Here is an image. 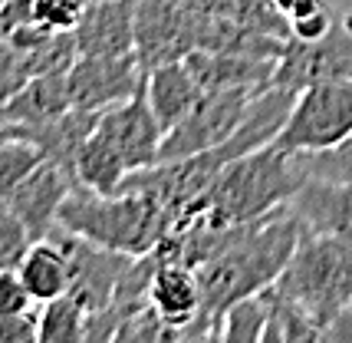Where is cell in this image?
<instances>
[{"label":"cell","mask_w":352,"mask_h":343,"mask_svg":"<svg viewBox=\"0 0 352 343\" xmlns=\"http://www.w3.org/2000/svg\"><path fill=\"white\" fill-rule=\"evenodd\" d=\"M148 304L168 320L171 327H191L201 317L198 271L182 264V261H158L155 258V271L152 281H148Z\"/></svg>","instance_id":"9a60e30c"},{"label":"cell","mask_w":352,"mask_h":343,"mask_svg":"<svg viewBox=\"0 0 352 343\" xmlns=\"http://www.w3.org/2000/svg\"><path fill=\"white\" fill-rule=\"evenodd\" d=\"M287 205L300 218L303 231L352 241V185L307 175Z\"/></svg>","instance_id":"4fadbf2b"},{"label":"cell","mask_w":352,"mask_h":343,"mask_svg":"<svg viewBox=\"0 0 352 343\" xmlns=\"http://www.w3.org/2000/svg\"><path fill=\"white\" fill-rule=\"evenodd\" d=\"M116 340H129V343H155V340H182V330L171 327L162 313L155 311L152 304H145L142 311H135L132 317H125L119 330H116Z\"/></svg>","instance_id":"cb8c5ba5"},{"label":"cell","mask_w":352,"mask_h":343,"mask_svg":"<svg viewBox=\"0 0 352 343\" xmlns=\"http://www.w3.org/2000/svg\"><path fill=\"white\" fill-rule=\"evenodd\" d=\"M86 0H30V20L43 30L73 33Z\"/></svg>","instance_id":"d4e9b609"},{"label":"cell","mask_w":352,"mask_h":343,"mask_svg":"<svg viewBox=\"0 0 352 343\" xmlns=\"http://www.w3.org/2000/svg\"><path fill=\"white\" fill-rule=\"evenodd\" d=\"M73 188H76L73 169L56 162V158H43L3 202L27 221V228L33 231V238H46V234L56 228L60 208Z\"/></svg>","instance_id":"8fae6325"},{"label":"cell","mask_w":352,"mask_h":343,"mask_svg":"<svg viewBox=\"0 0 352 343\" xmlns=\"http://www.w3.org/2000/svg\"><path fill=\"white\" fill-rule=\"evenodd\" d=\"M89 311L73 294L40 304V343H79L86 340Z\"/></svg>","instance_id":"ffe728a7"},{"label":"cell","mask_w":352,"mask_h":343,"mask_svg":"<svg viewBox=\"0 0 352 343\" xmlns=\"http://www.w3.org/2000/svg\"><path fill=\"white\" fill-rule=\"evenodd\" d=\"M73 172H76L79 185L92 188L99 195H116L122 188L125 175L132 169H129V162L122 158V152L99 129H92L89 139L79 145L76 158H73Z\"/></svg>","instance_id":"ac0fdd59"},{"label":"cell","mask_w":352,"mask_h":343,"mask_svg":"<svg viewBox=\"0 0 352 343\" xmlns=\"http://www.w3.org/2000/svg\"><path fill=\"white\" fill-rule=\"evenodd\" d=\"M56 228L116 254L142 258L152 254L171 231V215L152 191L125 188L116 195H99L76 182L60 208Z\"/></svg>","instance_id":"7a4b0ae2"},{"label":"cell","mask_w":352,"mask_h":343,"mask_svg":"<svg viewBox=\"0 0 352 343\" xmlns=\"http://www.w3.org/2000/svg\"><path fill=\"white\" fill-rule=\"evenodd\" d=\"M307 178L296 152H283L274 142L257 152L228 162L217 172L214 185L201 198L191 218H204L214 228H237L257 221L290 202V195Z\"/></svg>","instance_id":"3957f363"},{"label":"cell","mask_w":352,"mask_h":343,"mask_svg":"<svg viewBox=\"0 0 352 343\" xmlns=\"http://www.w3.org/2000/svg\"><path fill=\"white\" fill-rule=\"evenodd\" d=\"M16 271L36 304L69 294V254L56 238H36Z\"/></svg>","instance_id":"e0dca14e"},{"label":"cell","mask_w":352,"mask_h":343,"mask_svg":"<svg viewBox=\"0 0 352 343\" xmlns=\"http://www.w3.org/2000/svg\"><path fill=\"white\" fill-rule=\"evenodd\" d=\"M349 311H352V307H349Z\"/></svg>","instance_id":"d6a6232c"},{"label":"cell","mask_w":352,"mask_h":343,"mask_svg":"<svg viewBox=\"0 0 352 343\" xmlns=\"http://www.w3.org/2000/svg\"><path fill=\"white\" fill-rule=\"evenodd\" d=\"M320 79H352V33L333 27L329 37L316 43L303 40H287V47L276 60L274 86L300 93L309 83Z\"/></svg>","instance_id":"9c48e42d"},{"label":"cell","mask_w":352,"mask_h":343,"mask_svg":"<svg viewBox=\"0 0 352 343\" xmlns=\"http://www.w3.org/2000/svg\"><path fill=\"white\" fill-rule=\"evenodd\" d=\"M145 96H148L155 119L168 132L191 112V106L204 96V90H201L198 76L191 73L188 60H171L145 73Z\"/></svg>","instance_id":"2e32d148"},{"label":"cell","mask_w":352,"mask_h":343,"mask_svg":"<svg viewBox=\"0 0 352 343\" xmlns=\"http://www.w3.org/2000/svg\"><path fill=\"white\" fill-rule=\"evenodd\" d=\"M267 320H270V307H267V294H247L234 300L228 311L221 313L214 330V340L224 343H263L267 333Z\"/></svg>","instance_id":"d6986e66"},{"label":"cell","mask_w":352,"mask_h":343,"mask_svg":"<svg viewBox=\"0 0 352 343\" xmlns=\"http://www.w3.org/2000/svg\"><path fill=\"white\" fill-rule=\"evenodd\" d=\"M43 158H46V152L40 149V142H33L30 136H23V132H14L10 123H7V132L0 136V202H3Z\"/></svg>","instance_id":"44dd1931"},{"label":"cell","mask_w":352,"mask_h":343,"mask_svg":"<svg viewBox=\"0 0 352 343\" xmlns=\"http://www.w3.org/2000/svg\"><path fill=\"white\" fill-rule=\"evenodd\" d=\"M296 156H300V165H303L307 175L352 185V136H346L342 142L329 145V149H320V152H296Z\"/></svg>","instance_id":"7402d4cb"},{"label":"cell","mask_w":352,"mask_h":343,"mask_svg":"<svg viewBox=\"0 0 352 343\" xmlns=\"http://www.w3.org/2000/svg\"><path fill=\"white\" fill-rule=\"evenodd\" d=\"M73 37L79 56L135 53V0H89Z\"/></svg>","instance_id":"7c38bea8"},{"label":"cell","mask_w":352,"mask_h":343,"mask_svg":"<svg viewBox=\"0 0 352 343\" xmlns=\"http://www.w3.org/2000/svg\"><path fill=\"white\" fill-rule=\"evenodd\" d=\"M300 234L303 225L290 211V205H280L263 218L230 228L221 251L195 267L201 284V317L182 330V340H214L217 320L234 300L276 284Z\"/></svg>","instance_id":"6da1fadb"},{"label":"cell","mask_w":352,"mask_h":343,"mask_svg":"<svg viewBox=\"0 0 352 343\" xmlns=\"http://www.w3.org/2000/svg\"><path fill=\"white\" fill-rule=\"evenodd\" d=\"M276 287L326 330L352 307V241L303 231Z\"/></svg>","instance_id":"277c9868"},{"label":"cell","mask_w":352,"mask_h":343,"mask_svg":"<svg viewBox=\"0 0 352 343\" xmlns=\"http://www.w3.org/2000/svg\"><path fill=\"white\" fill-rule=\"evenodd\" d=\"M30 307H40L30 297L27 284L20 278V271H0V317L7 313H23Z\"/></svg>","instance_id":"83f0119b"},{"label":"cell","mask_w":352,"mask_h":343,"mask_svg":"<svg viewBox=\"0 0 352 343\" xmlns=\"http://www.w3.org/2000/svg\"><path fill=\"white\" fill-rule=\"evenodd\" d=\"M352 136V79H320L303 86L274 139L283 152H320Z\"/></svg>","instance_id":"5b68a950"},{"label":"cell","mask_w":352,"mask_h":343,"mask_svg":"<svg viewBox=\"0 0 352 343\" xmlns=\"http://www.w3.org/2000/svg\"><path fill=\"white\" fill-rule=\"evenodd\" d=\"M0 343H40V311L30 307L0 317Z\"/></svg>","instance_id":"4316f807"},{"label":"cell","mask_w":352,"mask_h":343,"mask_svg":"<svg viewBox=\"0 0 352 343\" xmlns=\"http://www.w3.org/2000/svg\"><path fill=\"white\" fill-rule=\"evenodd\" d=\"M33 241L36 238L27 228V221L20 218L7 202H0V271H16Z\"/></svg>","instance_id":"603a6c76"},{"label":"cell","mask_w":352,"mask_h":343,"mask_svg":"<svg viewBox=\"0 0 352 343\" xmlns=\"http://www.w3.org/2000/svg\"><path fill=\"white\" fill-rule=\"evenodd\" d=\"M30 76L33 73H30L27 56H23V50L0 37V106H3Z\"/></svg>","instance_id":"484cf974"},{"label":"cell","mask_w":352,"mask_h":343,"mask_svg":"<svg viewBox=\"0 0 352 343\" xmlns=\"http://www.w3.org/2000/svg\"><path fill=\"white\" fill-rule=\"evenodd\" d=\"M69 99L76 110L106 112L145 86V66L135 53L125 56H76L66 73Z\"/></svg>","instance_id":"ba28073f"},{"label":"cell","mask_w":352,"mask_h":343,"mask_svg":"<svg viewBox=\"0 0 352 343\" xmlns=\"http://www.w3.org/2000/svg\"><path fill=\"white\" fill-rule=\"evenodd\" d=\"M3 3H7V0H0V7H3Z\"/></svg>","instance_id":"4dcf8cb0"},{"label":"cell","mask_w":352,"mask_h":343,"mask_svg":"<svg viewBox=\"0 0 352 343\" xmlns=\"http://www.w3.org/2000/svg\"><path fill=\"white\" fill-rule=\"evenodd\" d=\"M274 3V10L283 20H287V30H290L293 20H300V17H309L316 14V10H322V7H329L326 0H270Z\"/></svg>","instance_id":"f546056e"},{"label":"cell","mask_w":352,"mask_h":343,"mask_svg":"<svg viewBox=\"0 0 352 343\" xmlns=\"http://www.w3.org/2000/svg\"><path fill=\"white\" fill-rule=\"evenodd\" d=\"M254 96H257V90H211V93H204L182 123L165 132L158 162L198 156V152H208L221 142H228L234 136V129L241 125L244 112L250 110Z\"/></svg>","instance_id":"8992f818"},{"label":"cell","mask_w":352,"mask_h":343,"mask_svg":"<svg viewBox=\"0 0 352 343\" xmlns=\"http://www.w3.org/2000/svg\"><path fill=\"white\" fill-rule=\"evenodd\" d=\"M96 129L106 136L122 158L129 162V169H148L158 162L162 156V139H165V129L155 119L152 106H148V96H145V86L138 90L132 99H125L112 110L99 112V123Z\"/></svg>","instance_id":"30bf717a"},{"label":"cell","mask_w":352,"mask_h":343,"mask_svg":"<svg viewBox=\"0 0 352 343\" xmlns=\"http://www.w3.org/2000/svg\"><path fill=\"white\" fill-rule=\"evenodd\" d=\"M73 110L66 73H40L30 76L3 106V119L16 129H43Z\"/></svg>","instance_id":"5bb4252c"},{"label":"cell","mask_w":352,"mask_h":343,"mask_svg":"<svg viewBox=\"0 0 352 343\" xmlns=\"http://www.w3.org/2000/svg\"><path fill=\"white\" fill-rule=\"evenodd\" d=\"M198 50V10L191 0H135V56L145 73Z\"/></svg>","instance_id":"52a82bcc"},{"label":"cell","mask_w":352,"mask_h":343,"mask_svg":"<svg viewBox=\"0 0 352 343\" xmlns=\"http://www.w3.org/2000/svg\"><path fill=\"white\" fill-rule=\"evenodd\" d=\"M86 3H89V0H86Z\"/></svg>","instance_id":"1f68e13d"},{"label":"cell","mask_w":352,"mask_h":343,"mask_svg":"<svg viewBox=\"0 0 352 343\" xmlns=\"http://www.w3.org/2000/svg\"><path fill=\"white\" fill-rule=\"evenodd\" d=\"M336 27V20H333V10L329 7H322L316 14L309 17H300V20H293L290 23V37L293 40H303V43H316L322 37H329Z\"/></svg>","instance_id":"f1b7e54d"}]
</instances>
